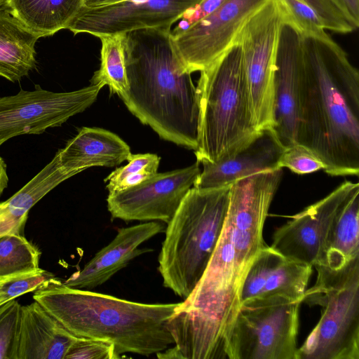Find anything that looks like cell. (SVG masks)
Here are the masks:
<instances>
[{
	"mask_svg": "<svg viewBox=\"0 0 359 359\" xmlns=\"http://www.w3.org/2000/svg\"><path fill=\"white\" fill-rule=\"evenodd\" d=\"M280 184L272 172H260L231 185L223 229L207 268L173 316L189 343L211 353H225L241 305L244 276L266 245L264 225Z\"/></svg>",
	"mask_w": 359,
	"mask_h": 359,
	"instance_id": "6da1fadb",
	"label": "cell"
},
{
	"mask_svg": "<svg viewBox=\"0 0 359 359\" xmlns=\"http://www.w3.org/2000/svg\"><path fill=\"white\" fill-rule=\"evenodd\" d=\"M303 74L297 143L331 176L359 174V73L325 32L302 36Z\"/></svg>",
	"mask_w": 359,
	"mask_h": 359,
	"instance_id": "7a4b0ae2",
	"label": "cell"
},
{
	"mask_svg": "<svg viewBox=\"0 0 359 359\" xmlns=\"http://www.w3.org/2000/svg\"><path fill=\"white\" fill-rule=\"evenodd\" d=\"M171 29L125 33L128 88L118 97L139 121L166 141L197 147L198 98L174 48Z\"/></svg>",
	"mask_w": 359,
	"mask_h": 359,
	"instance_id": "3957f363",
	"label": "cell"
},
{
	"mask_svg": "<svg viewBox=\"0 0 359 359\" xmlns=\"http://www.w3.org/2000/svg\"><path fill=\"white\" fill-rule=\"evenodd\" d=\"M33 299L76 337L112 343L121 355L156 354L175 344L168 320L180 303L145 304L67 286L55 276Z\"/></svg>",
	"mask_w": 359,
	"mask_h": 359,
	"instance_id": "277c9868",
	"label": "cell"
},
{
	"mask_svg": "<svg viewBox=\"0 0 359 359\" xmlns=\"http://www.w3.org/2000/svg\"><path fill=\"white\" fill-rule=\"evenodd\" d=\"M196 89V161L216 163L228 158L260 134L238 43L201 72Z\"/></svg>",
	"mask_w": 359,
	"mask_h": 359,
	"instance_id": "5b68a950",
	"label": "cell"
},
{
	"mask_svg": "<svg viewBox=\"0 0 359 359\" xmlns=\"http://www.w3.org/2000/svg\"><path fill=\"white\" fill-rule=\"evenodd\" d=\"M230 187H191L167 224L158 270L163 286L184 300L200 281L217 245Z\"/></svg>",
	"mask_w": 359,
	"mask_h": 359,
	"instance_id": "8992f818",
	"label": "cell"
},
{
	"mask_svg": "<svg viewBox=\"0 0 359 359\" xmlns=\"http://www.w3.org/2000/svg\"><path fill=\"white\" fill-rule=\"evenodd\" d=\"M314 266L316 282L302 303L320 306L321 317L297 359H359V256L337 269Z\"/></svg>",
	"mask_w": 359,
	"mask_h": 359,
	"instance_id": "52a82bcc",
	"label": "cell"
},
{
	"mask_svg": "<svg viewBox=\"0 0 359 359\" xmlns=\"http://www.w3.org/2000/svg\"><path fill=\"white\" fill-rule=\"evenodd\" d=\"M302 300L282 296L241 304L227 348L228 359H297Z\"/></svg>",
	"mask_w": 359,
	"mask_h": 359,
	"instance_id": "ba28073f",
	"label": "cell"
},
{
	"mask_svg": "<svg viewBox=\"0 0 359 359\" xmlns=\"http://www.w3.org/2000/svg\"><path fill=\"white\" fill-rule=\"evenodd\" d=\"M285 20L277 0H267L245 21L236 38L241 48L257 124L273 127V77Z\"/></svg>",
	"mask_w": 359,
	"mask_h": 359,
	"instance_id": "9c48e42d",
	"label": "cell"
},
{
	"mask_svg": "<svg viewBox=\"0 0 359 359\" xmlns=\"http://www.w3.org/2000/svg\"><path fill=\"white\" fill-rule=\"evenodd\" d=\"M101 85L71 92L56 93L36 85L33 90L0 97V146L11 138L25 134H41L58 127L83 112L98 96Z\"/></svg>",
	"mask_w": 359,
	"mask_h": 359,
	"instance_id": "30bf717a",
	"label": "cell"
},
{
	"mask_svg": "<svg viewBox=\"0 0 359 359\" xmlns=\"http://www.w3.org/2000/svg\"><path fill=\"white\" fill-rule=\"evenodd\" d=\"M267 0H225L212 13L185 30L171 35L175 52L187 72H202L234 44L248 18Z\"/></svg>",
	"mask_w": 359,
	"mask_h": 359,
	"instance_id": "8fae6325",
	"label": "cell"
},
{
	"mask_svg": "<svg viewBox=\"0 0 359 359\" xmlns=\"http://www.w3.org/2000/svg\"><path fill=\"white\" fill-rule=\"evenodd\" d=\"M201 0H120L98 6H83L66 29L74 35L96 37L144 29H168Z\"/></svg>",
	"mask_w": 359,
	"mask_h": 359,
	"instance_id": "7c38bea8",
	"label": "cell"
},
{
	"mask_svg": "<svg viewBox=\"0 0 359 359\" xmlns=\"http://www.w3.org/2000/svg\"><path fill=\"white\" fill-rule=\"evenodd\" d=\"M199 164L156 172L137 185L109 194L111 219L168 224L199 176Z\"/></svg>",
	"mask_w": 359,
	"mask_h": 359,
	"instance_id": "4fadbf2b",
	"label": "cell"
},
{
	"mask_svg": "<svg viewBox=\"0 0 359 359\" xmlns=\"http://www.w3.org/2000/svg\"><path fill=\"white\" fill-rule=\"evenodd\" d=\"M358 183L345 181L318 202L306 207L279 227L271 247L291 259L311 266L321 264L332 222Z\"/></svg>",
	"mask_w": 359,
	"mask_h": 359,
	"instance_id": "5bb4252c",
	"label": "cell"
},
{
	"mask_svg": "<svg viewBox=\"0 0 359 359\" xmlns=\"http://www.w3.org/2000/svg\"><path fill=\"white\" fill-rule=\"evenodd\" d=\"M303 67L302 36L285 23L280 33L273 77L272 128L283 147L297 143Z\"/></svg>",
	"mask_w": 359,
	"mask_h": 359,
	"instance_id": "9a60e30c",
	"label": "cell"
},
{
	"mask_svg": "<svg viewBox=\"0 0 359 359\" xmlns=\"http://www.w3.org/2000/svg\"><path fill=\"white\" fill-rule=\"evenodd\" d=\"M311 273L312 266L287 258L265 245L244 276L240 291L241 304L271 296L302 301Z\"/></svg>",
	"mask_w": 359,
	"mask_h": 359,
	"instance_id": "2e32d148",
	"label": "cell"
},
{
	"mask_svg": "<svg viewBox=\"0 0 359 359\" xmlns=\"http://www.w3.org/2000/svg\"><path fill=\"white\" fill-rule=\"evenodd\" d=\"M165 229L162 223L154 221L118 229L114 239L98 251L81 270L63 281L64 284L83 290H90L102 285L131 260L151 251L139 247Z\"/></svg>",
	"mask_w": 359,
	"mask_h": 359,
	"instance_id": "e0dca14e",
	"label": "cell"
},
{
	"mask_svg": "<svg viewBox=\"0 0 359 359\" xmlns=\"http://www.w3.org/2000/svg\"><path fill=\"white\" fill-rule=\"evenodd\" d=\"M283 149L272 129L263 130L233 156L216 163H201L203 170L193 187L220 188L260 172L278 169Z\"/></svg>",
	"mask_w": 359,
	"mask_h": 359,
	"instance_id": "ac0fdd59",
	"label": "cell"
},
{
	"mask_svg": "<svg viewBox=\"0 0 359 359\" xmlns=\"http://www.w3.org/2000/svg\"><path fill=\"white\" fill-rule=\"evenodd\" d=\"M76 339L34 300L22 306L15 359H65Z\"/></svg>",
	"mask_w": 359,
	"mask_h": 359,
	"instance_id": "d6986e66",
	"label": "cell"
},
{
	"mask_svg": "<svg viewBox=\"0 0 359 359\" xmlns=\"http://www.w3.org/2000/svg\"><path fill=\"white\" fill-rule=\"evenodd\" d=\"M56 154L62 167L76 175L90 167L116 166L127 161L131 152L116 134L103 128L83 127Z\"/></svg>",
	"mask_w": 359,
	"mask_h": 359,
	"instance_id": "ffe728a7",
	"label": "cell"
},
{
	"mask_svg": "<svg viewBox=\"0 0 359 359\" xmlns=\"http://www.w3.org/2000/svg\"><path fill=\"white\" fill-rule=\"evenodd\" d=\"M39 38L0 6V76L20 81L36 67Z\"/></svg>",
	"mask_w": 359,
	"mask_h": 359,
	"instance_id": "44dd1931",
	"label": "cell"
},
{
	"mask_svg": "<svg viewBox=\"0 0 359 359\" xmlns=\"http://www.w3.org/2000/svg\"><path fill=\"white\" fill-rule=\"evenodd\" d=\"M83 0H4L2 5L39 38L66 29Z\"/></svg>",
	"mask_w": 359,
	"mask_h": 359,
	"instance_id": "7402d4cb",
	"label": "cell"
},
{
	"mask_svg": "<svg viewBox=\"0 0 359 359\" xmlns=\"http://www.w3.org/2000/svg\"><path fill=\"white\" fill-rule=\"evenodd\" d=\"M359 256V187L336 215L327 239L321 264L337 269Z\"/></svg>",
	"mask_w": 359,
	"mask_h": 359,
	"instance_id": "603a6c76",
	"label": "cell"
},
{
	"mask_svg": "<svg viewBox=\"0 0 359 359\" xmlns=\"http://www.w3.org/2000/svg\"><path fill=\"white\" fill-rule=\"evenodd\" d=\"M100 67L90 79L92 85L107 86L118 96L128 88L126 67L125 34L100 36Z\"/></svg>",
	"mask_w": 359,
	"mask_h": 359,
	"instance_id": "cb8c5ba5",
	"label": "cell"
},
{
	"mask_svg": "<svg viewBox=\"0 0 359 359\" xmlns=\"http://www.w3.org/2000/svg\"><path fill=\"white\" fill-rule=\"evenodd\" d=\"M75 175L65 170L55 154L53 158L6 202L18 216H28L30 209L59 184Z\"/></svg>",
	"mask_w": 359,
	"mask_h": 359,
	"instance_id": "d4e9b609",
	"label": "cell"
},
{
	"mask_svg": "<svg viewBox=\"0 0 359 359\" xmlns=\"http://www.w3.org/2000/svg\"><path fill=\"white\" fill-rule=\"evenodd\" d=\"M41 252L23 234L0 238V280L40 269Z\"/></svg>",
	"mask_w": 359,
	"mask_h": 359,
	"instance_id": "484cf974",
	"label": "cell"
},
{
	"mask_svg": "<svg viewBox=\"0 0 359 359\" xmlns=\"http://www.w3.org/2000/svg\"><path fill=\"white\" fill-rule=\"evenodd\" d=\"M161 158L155 154H130L128 164L119 167L104 180L109 194L134 187L157 172Z\"/></svg>",
	"mask_w": 359,
	"mask_h": 359,
	"instance_id": "4316f807",
	"label": "cell"
},
{
	"mask_svg": "<svg viewBox=\"0 0 359 359\" xmlns=\"http://www.w3.org/2000/svg\"><path fill=\"white\" fill-rule=\"evenodd\" d=\"M326 31L347 34L359 26V0H309Z\"/></svg>",
	"mask_w": 359,
	"mask_h": 359,
	"instance_id": "83f0119b",
	"label": "cell"
},
{
	"mask_svg": "<svg viewBox=\"0 0 359 359\" xmlns=\"http://www.w3.org/2000/svg\"><path fill=\"white\" fill-rule=\"evenodd\" d=\"M285 23L302 36L320 35L326 32L324 23L309 0H277Z\"/></svg>",
	"mask_w": 359,
	"mask_h": 359,
	"instance_id": "f1b7e54d",
	"label": "cell"
},
{
	"mask_svg": "<svg viewBox=\"0 0 359 359\" xmlns=\"http://www.w3.org/2000/svg\"><path fill=\"white\" fill-rule=\"evenodd\" d=\"M22 306L17 299L0 305V359H15Z\"/></svg>",
	"mask_w": 359,
	"mask_h": 359,
	"instance_id": "f546056e",
	"label": "cell"
},
{
	"mask_svg": "<svg viewBox=\"0 0 359 359\" xmlns=\"http://www.w3.org/2000/svg\"><path fill=\"white\" fill-rule=\"evenodd\" d=\"M278 168H287L296 174L304 175L323 170L324 165L309 149L294 143L284 147L278 161Z\"/></svg>",
	"mask_w": 359,
	"mask_h": 359,
	"instance_id": "4dcf8cb0",
	"label": "cell"
},
{
	"mask_svg": "<svg viewBox=\"0 0 359 359\" xmlns=\"http://www.w3.org/2000/svg\"><path fill=\"white\" fill-rule=\"evenodd\" d=\"M55 276L42 269L35 271L5 279L1 291L6 302L17 299L28 292H33Z\"/></svg>",
	"mask_w": 359,
	"mask_h": 359,
	"instance_id": "1f68e13d",
	"label": "cell"
},
{
	"mask_svg": "<svg viewBox=\"0 0 359 359\" xmlns=\"http://www.w3.org/2000/svg\"><path fill=\"white\" fill-rule=\"evenodd\" d=\"M121 356L109 341L76 337L65 359H118Z\"/></svg>",
	"mask_w": 359,
	"mask_h": 359,
	"instance_id": "d6a6232c",
	"label": "cell"
},
{
	"mask_svg": "<svg viewBox=\"0 0 359 359\" xmlns=\"http://www.w3.org/2000/svg\"><path fill=\"white\" fill-rule=\"evenodd\" d=\"M225 0H201L196 6L187 10L176 22L171 35H176L216 10Z\"/></svg>",
	"mask_w": 359,
	"mask_h": 359,
	"instance_id": "836d02e7",
	"label": "cell"
},
{
	"mask_svg": "<svg viewBox=\"0 0 359 359\" xmlns=\"http://www.w3.org/2000/svg\"><path fill=\"white\" fill-rule=\"evenodd\" d=\"M28 216L15 215L6 201L0 202V238L8 234H22Z\"/></svg>",
	"mask_w": 359,
	"mask_h": 359,
	"instance_id": "e575fe53",
	"label": "cell"
},
{
	"mask_svg": "<svg viewBox=\"0 0 359 359\" xmlns=\"http://www.w3.org/2000/svg\"><path fill=\"white\" fill-rule=\"evenodd\" d=\"M8 177L7 173L6 163L0 156V198L4 190L8 187Z\"/></svg>",
	"mask_w": 359,
	"mask_h": 359,
	"instance_id": "d590c367",
	"label": "cell"
},
{
	"mask_svg": "<svg viewBox=\"0 0 359 359\" xmlns=\"http://www.w3.org/2000/svg\"><path fill=\"white\" fill-rule=\"evenodd\" d=\"M120 0H83V6L93 7L112 4Z\"/></svg>",
	"mask_w": 359,
	"mask_h": 359,
	"instance_id": "8d00e7d4",
	"label": "cell"
},
{
	"mask_svg": "<svg viewBox=\"0 0 359 359\" xmlns=\"http://www.w3.org/2000/svg\"><path fill=\"white\" fill-rule=\"evenodd\" d=\"M3 280H0V305L6 302L4 295H3V293H2V291H1V283Z\"/></svg>",
	"mask_w": 359,
	"mask_h": 359,
	"instance_id": "74e56055",
	"label": "cell"
},
{
	"mask_svg": "<svg viewBox=\"0 0 359 359\" xmlns=\"http://www.w3.org/2000/svg\"><path fill=\"white\" fill-rule=\"evenodd\" d=\"M4 0H0V6L3 5Z\"/></svg>",
	"mask_w": 359,
	"mask_h": 359,
	"instance_id": "f35d334b",
	"label": "cell"
}]
</instances>
